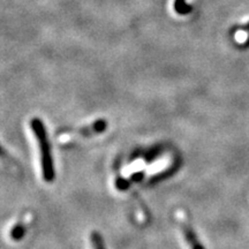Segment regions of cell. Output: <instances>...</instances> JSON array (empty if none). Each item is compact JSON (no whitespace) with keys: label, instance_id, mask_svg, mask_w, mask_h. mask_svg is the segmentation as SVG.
I'll list each match as a JSON object with an SVG mask.
<instances>
[{"label":"cell","instance_id":"277c9868","mask_svg":"<svg viewBox=\"0 0 249 249\" xmlns=\"http://www.w3.org/2000/svg\"><path fill=\"white\" fill-rule=\"evenodd\" d=\"M90 242H91L92 249H107L102 234L97 231H92L90 233Z\"/></svg>","mask_w":249,"mask_h":249},{"label":"cell","instance_id":"3957f363","mask_svg":"<svg viewBox=\"0 0 249 249\" xmlns=\"http://www.w3.org/2000/svg\"><path fill=\"white\" fill-rule=\"evenodd\" d=\"M107 121L104 120H98L96 121L93 124H90L89 127H86V128H82L80 130V133L82 134V135H86V136H90L92 135V134H98V133H102L104 132L105 128H107Z\"/></svg>","mask_w":249,"mask_h":249},{"label":"cell","instance_id":"6da1fadb","mask_svg":"<svg viewBox=\"0 0 249 249\" xmlns=\"http://www.w3.org/2000/svg\"><path fill=\"white\" fill-rule=\"evenodd\" d=\"M30 126L36 138V141L38 143L43 179L46 182H52L55 179V172L51 154V145H50L48 138V132H46L44 124H43V121L39 118H33L30 121Z\"/></svg>","mask_w":249,"mask_h":249},{"label":"cell","instance_id":"52a82bcc","mask_svg":"<svg viewBox=\"0 0 249 249\" xmlns=\"http://www.w3.org/2000/svg\"><path fill=\"white\" fill-rule=\"evenodd\" d=\"M0 160H9V156H8V154H7V151L5 150L2 145H0Z\"/></svg>","mask_w":249,"mask_h":249},{"label":"cell","instance_id":"5b68a950","mask_svg":"<svg viewBox=\"0 0 249 249\" xmlns=\"http://www.w3.org/2000/svg\"><path fill=\"white\" fill-rule=\"evenodd\" d=\"M24 234H26V227L22 223H18L11 232L12 239H14V240H20Z\"/></svg>","mask_w":249,"mask_h":249},{"label":"cell","instance_id":"8992f818","mask_svg":"<svg viewBox=\"0 0 249 249\" xmlns=\"http://www.w3.org/2000/svg\"><path fill=\"white\" fill-rule=\"evenodd\" d=\"M247 38H248V34L245 33V31H238V33L235 34V40L238 43H240V44L245 43L246 40H247Z\"/></svg>","mask_w":249,"mask_h":249},{"label":"cell","instance_id":"7a4b0ae2","mask_svg":"<svg viewBox=\"0 0 249 249\" xmlns=\"http://www.w3.org/2000/svg\"><path fill=\"white\" fill-rule=\"evenodd\" d=\"M174 216H176V220L177 224H178L180 234L182 236V240L185 242L187 249H204L202 247L200 242H198V239L196 238L194 231H193L186 211H183L181 209L177 210Z\"/></svg>","mask_w":249,"mask_h":249}]
</instances>
